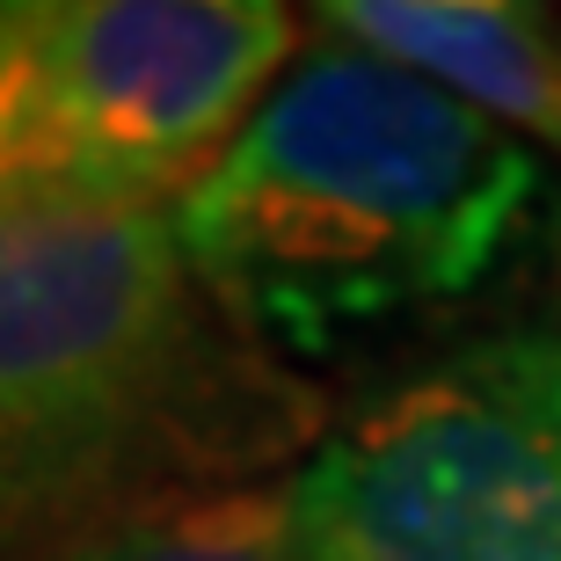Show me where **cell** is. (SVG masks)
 Returning a JSON list of instances; mask_svg holds the SVG:
<instances>
[{
    "label": "cell",
    "instance_id": "277c9868",
    "mask_svg": "<svg viewBox=\"0 0 561 561\" xmlns=\"http://www.w3.org/2000/svg\"><path fill=\"white\" fill-rule=\"evenodd\" d=\"M299 44L277 0H0V205L175 211Z\"/></svg>",
    "mask_w": 561,
    "mask_h": 561
},
{
    "label": "cell",
    "instance_id": "7a4b0ae2",
    "mask_svg": "<svg viewBox=\"0 0 561 561\" xmlns=\"http://www.w3.org/2000/svg\"><path fill=\"white\" fill-rule=\"evenodd\" d=\"M321 431V394L190 271L175 211L0 205V561L255 489Z\"/></svg>",
    "mask_w": 561,
    "mask_h": 561
},
{
    "label": "cell",
    "instance_id": "5b68a950",
    "mask_svg": "<svg viewBox=\"0 0 561 561\" xmlns=\"http://www.w3.org/2000/svg\"><path fill=\"white\" fill-rule=\"evenodd\" d=\"M313 30L409 66L561 161V22L518 0H329Z\"/></svg>",
    "mask_w": 561,
    "mask_h": 561
},
{
    "label": "cell",
    "instance_id": "8992f818",
    "mask_svg": "<svg viewBox=\"0 0 561 561\" xmlns=\"http://www.w3.org/2000/svg\"><path fill=\"white\" fill-rule=\"evenodd\" d=\"M59 561H307V554H299L285 518V481H255V489H211V496L146 511L103 540H81Z\"/></svg>",
    "mask_w": 561,
    "mask_h": 561
},
{
    "label": "cell",
    "instance_id": "6da1fadb",
    "mask_svg": "<svg viewBox=\"0 0 561 561\" xmlns=\"http://www.w3.org/2000/svg\"><path fill=\"white\" fill-rule=\"evenodd\" d=\"M190 271L285 373L453 343L561 277V161L307 22L241 139L175 205Z\"/></svg>",
    "mask_w": 561,
    "mask_h": 561
},
{
    "label": "cell",
    "instance_id": "3957f363",
    "mask_svg": "<svg viewBox=\"0 0 561 561\" xmlns=\"http://www.w3.org/2000/svg\"><path fill=\"white\" fill-rule=\"evenodd\" d=\"M307 561H561V313L409 357L285 474Z\"/></svg>",
    "mask_w": 561,
    "mask_h": 561
}]
</instances>
